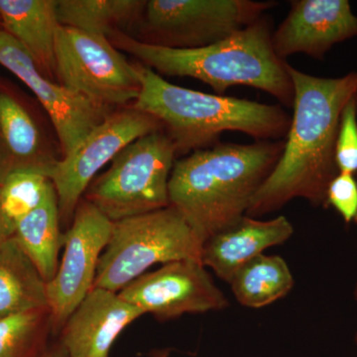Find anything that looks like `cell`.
<instances>
[{
    "label": "cell",
    "mask_w": 357,
    "mask_h": 357,
    "mask_svg": "<svg viewBox=\"0 0 357 357\" xmlns=\"http://www.w3.org/2000/svg\"><path fill=\"white\" fill-rule=\"evenodd\" d=\"M58 0H0V22L29 52L42 74L56 77Z\"/></svg>",
    "instance_id": "obj_17"
},
{
    "label": "cell",
    "mask_w": 357,
    "mask_h": 357,
    "mask_svg": "<svg viewBox=\"0 0 357 357\" xmlns=\"http://www.w3.org/2000/svg\"><path fill=\"white\" fill-rule=\"evenodd\" d=\"M284 139L217 143L174 164L170 206L202 241L246 215L251 199L278 163Z\"/></svg>",
    "instance_id": "obj_2"
},
{
    "label": "cell",
    "mask_w": 357,
    "mask_h": 357,
    "mask_svg": "<svg viewBox=\"0 0 357 357\" xmlns=\"http://www.w3.org/2000/svg\"><path fill=\"white\" fill-rule=\"evenodd\" d=\"M60 84L112 109L137 100V64H130L107 37L61 25L55 45Z\"/></svg>",
    "instance_id": "obj_8"
},
{
    "label": "cell",
    "mask_w": 357,
    "mask_h": 357,
    "mask_svg": "<svg viewBox=\"0 0 357 357\" xmlns=\"http://www.w3.org/2000/svg\"><path fill=\"white\" fill-rule=\"evenodd\" d=\"M168 354L166 351L164 352H158V354H155L154 357H167Z\"/></svg>",
    "instance_id": "obj_28"
},
{
    "label": "cell",
    "mask_w": 357,
    "mask_h": 357,
    "mask_svg": "<svg viewBox=\"0 0 357 357\" xmlns=\"http://www.w3.org/2000/svg\"><path fill=\"white\" fill-rule=\"evenodd\" d=\"M290 6L272 36L282 60L305 54L323 61L333 46L357 37V15L349 0H294Z\"/></svg>",
    "instance_id": "obj_13"
},
{
    "label": "cell",
    "mask_w": 357,
    "mask_h": 357,
    "mask_svg": "<svg viewBox=\"0 0 357 357\" xmlns=\"http://www.w3.org/2000/svg\"><path fill=\"white\" fill-rule=\"evenodd\" d=\"M62 158L24 105L0 91V181L16 171L49 178Z\"/></svg>",
    "instance_id": "obj_16"
},
{
    "label": "cell",
    "mask_w": 357,
    "mask_h": 357,
    "mask_svg": "<svg viewBox=\"0 0 357 357\" xmlns=\"http://www.w3.org/2000/svg\"><path fill=\"white\" fill-rule=\"evenodd\" d=\"M203 241L173 206L114 222L93 288L119 293L158 263L201 262Z\"/></svg>",
    "instance_id": "obj_5"
},
{
    "label": "cell",
    "mask_w": 357,
    "mask_h": 357,
    "mask_svg": "<svg viewBox=\"0 0 357 357\" xmlns=\"http://www.w3.org/2000/svg\"><path fill=\"white\" fill-rule=\"evenodd\" d=\"M356 299H357V290H356Z\"/></svg>",
    "instance_id": "obj_29"
},
{
    "label": "cell",
    "mask_w": 357,
    "mask_h": 357,
    "mask_svg": "<svg viewBox=\"0 0 357 357\" xmlns=\"http://www.w3.org/2000/svg\"><path fill=\"white\" fill-rule=\"evenodd\" d=\"M176 157L165 131L142 136L115 156L109 170L89 185L84 199L112 222L168 208Z\"/></svg>",
    "instance_id": "obj_6"
},
{
    "label": "cell",
    "mask_w": 357,
    "mask_h": 357,
    "mask_svg": "<svg viewBox=\"0 0 357 357\" xmlns=\"http://www.w3.org/2000/svg\"><path fill=\"white\" fill-rule=\"evenodd\" d=\"M13 236L11 232L9 231L8 227H7L6 220H4L3 215H2L1 208H0V245Z\"/></svg>",
    "instance_id": "obj_27"
},
{
    "label": "cell",
    "mask_w": 357,
    "mask_h": 357,
    "mask_svg": "<svg viewBox=\"0 0 357 357\" xmlns=\"http://www.w3.org/2000/svg\"><path fill=\"white\" fill-rule=\"evenodd\" d=\"M145 0H58L60 25L109 37L140 23Z\"/></svg>",
    "instance_id": "obj_20"
},
{
    "label": "cell",
    "mask_w": 357,
    "mask_h": 357,
    "mask_svg": "<svg viewBox=\"0 0 357 357\" xmlns=\"http://www.w3.org/2000/svg\"><path fill=\"white\" fill-rule=\"evenodd\" d=\"M335 164L340 173H357V96L345 105L335 142Z\"/></svg>",
    "instance_id": "obj_24"
},
{
    "label": "cell",
    "mask_w": 357,
    "mask_h": 357,
    "mask_svg": "<svg viewBox=\"0 0 357 357\" xmlns=\"http://www.w3.org/2000/svg\"><path fill=\"white\" fill-rule=\"evenodd\" d=\"M229 284L243 306L259 309L287 296L294 278L280 256L261 255L244 264Z\"/></svg>",
    "instance_id": "obj_21"
},
{
    "label": "cell",
    "mask_w": 357,
    "mask_h": 357,
    "mask_svg": "<svg viewBox=\"0 0 357 357\" xmlns=\"http://www.w3.org/2000/svg\"><path fill=\"white\" fill-rule=\"evenodd\" d=\"M326 206H332L347 225L357 223V181L354 175L337 174L326 190Z\"/></svg>",
    "instance_id": "obj_25"
},
{
    "label": "cell",
    "mask_w": 357,
    "mask_h": 357,
    "mask_svg": "<svg viewBox=\"0 0 357 357\" xmlns=\"http://www.w3.org/2000/svg\"><path fill=\"white\" fill-rule=\"evenodd\" d=\"M144 314L169 319L185 314L220 311L229 306L201 262L180 260L143 274L119 293Z\"/></svg>",
    "instance_id": "obj_12"
},
{
    "label": "cell",
    "mask_w": 357,
    "mask_h": 357,
    "mask_svg": "<svg viewBox=\"0 0 357 357\" xmlns=\"http://www.w3.org/2000/svg\"><path fill=\"white\" fill-rule=\"evenodd\" d=\"M275 6L255 0H150L137 39L164 48H204L252 24Z\"/></svg>",
    "instance_id": "obj_7"
},
{
    "label": "cell",
    "mask_w": 357,
    "mask_h": 357,
    "mask_svg": "<svg viewBox=\"0 0 357 357\" xmlns=\"http://www.w3.org/2000/svg\"><path fill=\"white\" fill-rule=\"evenodd\" d=\"M136 64L141 89L132 107L158 119L177 156L213 146L227 131L248 134L257 141L283 140L287 135L292 116L280 105L182 88Z\"/></svg>",
    "instance_id": "obj_4"
},
{
    "label": "cell",
    "mask_w": 357,
    "mask_h": 357,
    "mask_svg": "<svg viewBox=\"0 0 357 357\" xmlns=\"http://www.w3.org/2000/svg\"><path fill=\"white\" fill-rule=\"evenodd\" d=\"M53 333L49 307L0 318V357H41Z\"/></svg>",
    "instance_id": "obj_22"
},
{
    "label": "cell",
    "mask_w": 357,
    "mask_h": 357,
    "mask_svg": "<svg viewBox=\"0 0 357 357\" xmlns=\"http://www.w3.org/2000/svg\"><path fill=\"white\" fill-rule=\"evenodd\" d=\"M60 223L58 197L53 185L38 208L18 223L13 234L47 283L57 273L59 253L64 248L65 234Z\"/></svg>",
    "instance_id": "obj_19"
},
{
    "label": "cell",
    "mask_w": 357,
    "mask_h": 357,
    "mask_svg": "<svg viewBox=\"0 0 357 357\" xmlns=\"http://www.w3.org/2000/svg\"><path fill=\"white\" fill-rule=\"evenodd\" d=\"M293 232L292 223L284 215L269 220L244 215L204 241L202 264L229 283L244 264L267 248L285 243Z\"/></svg>",
    "instance_id": "obj_15"
},
{
    "label": "cell",
    "mask_w": 357,
    "mask_h": 357,
    "mask_svg": "<svg viewBox=\"0 0 357 357\" xmlns=\"http://www.w3.org/2000/svg\"><path fill=\"white\" fill-rule=\"evenodd\" d=\"M273 23L263 15L231 36L198 49H171L141 42L128 33L114 32L109 41L157 74L188 77L208 84L218 95L246 86L269 93L286 107H293L294 86L288 63L272 43Z\"/></svg>",
    "instance_id": "obj_3"
},
{
    "label": "cell",
    "mask_w": 357,
    "mask_h": 357,
    "mask_svg": "<svg viewBox=\"0 0 357 357\" xmlns=\"http://www.w3.org/2000/svg\"><path fill=\"white\" fill-rule=\"evenodd\" d=\"M41 357H69L65 349H63L62 345L56 344L48 347L47 351L44 352L43 356Z\"/></svg>",
    "instance_id": "obj_26"
},
{
    "label": "cell",
    "mask_w": 357,
    "mask_h": 357,
    "mask_svg": "<svg viewBox=\"0 0 357 357\" xmlns=\"http://www.w3.org/2000/svg\"><path fill=\"white\" fill-rule=\"evenodd\" d=\"M142 316L119 293L93 288L66 321L59 344L69 357H109L119 335Z\"/></svg>",
    "instance_id": "obj_14"
},
{
    "label": "cell",
    "mask_w": 357,
    "mask_h": 357,
    "mask_svg": "<svg viewBox=\"0 0 357 357\" xmlns=\"http://www.w3.org/2000/svg\"><path fill=\"white\" fill-rule=\"evenodd\" d=\"M114 222L83 199L65 232L64 255L57 273L47 283L53 335H59L72 312L95 285L100 256L109 243Z\"/></svg>",
    "instance_id": "obj_10"
},
{
    "label": "cell",
    "mask_w": 357,
    "mask_h": 357,
    "mask_svg": "<svg viewBox=\"0 0 357 357\" xmlns=\"http://www.w3.org/2000/svg\"><path fill=\"white\" fill-rule=\"evenodd\" d=\"M49 307L47 282L16 239L0 245V318Z\"/></svg>",
    "instance_id": "obj_18"
},
{
    "label": "cell",
    "mask_w": 357,
    "mask_h": 357,
    "mask_svg": "<svg viewBox=\"0 0 357 357\" xmlns=\"http://www.w3.org/2000/svg\"><path fill=\"white\" fill-rule=\"evenodd\" d=\"M294 114L278 163L251 199L246 215L259 218L294 199L326 206L337 176L335 142L345 105L357 96V70L337 77L312 76L288 64Z\"/></svg>",
    "instance_id": "obj_1"
},
{
    "label": "cell",
    "mask_w": 357,
    "mask_h": 357,
    "mask_svg": "<svg viewBox=\"0 0 357 357\" xmlns=\"http://www.w3.org/2000/svg\"><path fill=\"white\" fill-rule=\"evenodd\" d=\"M52 188L50 178L30 171L8 174L0 182V208L13 236L18 223L38 208Z\"/></svg>",
    "instance_id": "obj_23"
},
{
    "label": "cell",
    "mask_w": 357,
    "mask_h": 357,
    "mask_svg": "<svg viewBox=\"0 0 357 357\" xmlns=\"http://www.w3.org/2000/svg\"><path fill=\"white\" fill-rule=\"evenodd\" d=\"M0 65L38 98L50 117L63 157L69 155L112 112V109L44 76L29 52L3 29H0Z\"/></svg>",
    "instance_id": "obj_11"
},
{
    "label": "cell",
    "mask_w": 357,
    "mask_h": 357,
    "mask_svg": "<svg viewBox=\"0 0 357 357\" xmlns=\"http://www.w3.org/2000/svg\"><path fill=\"white\" fill-rule=\"evenodd\" d=\"M159 130L163 126L158 119L133 107L112 112L93 128L49 176L57 194L61 220L72 222L82 197L102 167L133 141Z\"/></svg>",
    "instance_id": "obj_9"
}]
</instances>
